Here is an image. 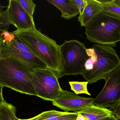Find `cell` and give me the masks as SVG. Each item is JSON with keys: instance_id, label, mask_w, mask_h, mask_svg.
I'll return each instance as SVG.
<instances>
[{"instance_id": "7402d4cb", "label": "cell", "mask_w": 120, "mask_h": 120, "mask_svg": "<svg viewBox=\"0 0 120 120\" xmlns=\"http://www.w3.org/2000/svg\"><path fill=\"white\" fill-rule=\"evenodd\" d=\"M99 120H120L117 119L113 114H112L109 116L105 117Z\"/></svg>"}, {"instance_id": "ffe728a7", "label": "cell", "mask_w": 120, "mask_h": 120, "mask_svg": "<svg viewBox=\"0 0 120 120\" xmlns=\"http://www.w3.org/2000/svg\"><path fill=\"white\" fill-rule=\"evenodd\" d=\"M73 2L76 5L79 11V16L78 19L81 17L87 4V0H72Z\"/></svg>"}, {"instance_id": "9c48e42d", "label": "cell", "mask_w": 120, "mask_h": 120, "mask_svg": "<svg viewBox=\"0 0 120 120\" xmlns=\"http://www.w3.org/2000/svg\"><path fill=\"white\" fill-rule=\"evenodd\" d=\"M94 99L92 98L80 97L75 93L62 90L59 97L52 101L54 106L66 112L73 111L75 112L94 105Z\"/></svg>"}, {"instance_id": "52a82bcc", "label": "cell", "mask_w": 120, "mask_h": 120, "mask_svg": "<svg viewBox=\"0 0 120 120\" xmlns=\"http://www.w3.org/2000/svg\"><path fill=\"white\" fill-rule=\"evenodd\" d=\"M31 74L36 96L52 101L59 97L62 89L54 71L48 68L36 69Z\"/></svg>"}, {"instance_id": "6da1fadb", "label": "cell", "mask_w": 120, "mask_h": 120, "mask_svg": "<svg viewBox=\"0 0 120 120\" xmlns=\"http://www.w3.org/2000/svg\"><path fill=\"white\" fill-rule=\"evenodd\" d=\"M56 74L61 69L60 46L56 41L42 33L36 28L17 30L11 33Z\"/></svg>"}, {"instance_id": "9a60e30c", "label": "cell", "mask_w": 120, "mask_h": 120, "mask_svg": "<svg viewBox=\"0 0 120 120\" xmlns=\"http://www.w3.org/2000/svg\"><path fill=\"white\" fill-rule=\"evenodd\" d=\"M101 4L103 12L107 15L120 18V0H96Z\"/></svg>"}, {"instance_id": "277c9868", "label": "cell", "mask_w": 120, "mask_h": 120, "mask_svg": "<svg viewBox=\"0 0 120 120\" xmlns=\"http://www.w3.org/2000/svg\"><path fill=\"white\" fill-rule=\"evenodd\" d=\"M86 38L99 45L116 47L120 41V18L107 15L102 12L85 26Z\"/></svg>"}, {"instance_id": "d4e9b609", "label": "cell", "mask_w": 120, "mask_h": 120, "mask_svg": "<svg viewBox=\"0 0 120 120\" xmlns=\"http://www.w3.org/2000/svg\"><path fill=\"white\" fill-rule=\"evenodd\" d=\"M18 120H22V119H18Z\"/></svg>"}, {"instance_id": "7a4b0ae2", "label": "cell", "mask_w": 120, "mask_h": 120, "mask_svg": "<svg viewBox=\"0 0 120 120\" xmlns=\"http://www.w3.org/2000/svg\"><path fill=\"white\" fill-rule=\"evenodd\" d=\"M87 52L90 57L81 75L88 83L92 84L104 79L120 67L119 57L111 46L96 44L87 49Z\"/></svg>"}, {"instance_id": "44dd1931", "label": "cell", "mask_w": 120, "mask_h": 120, "mask_svg": "<svg viewBox=\"0 0 120 120\" xmlns=\"http://www.w3.org/2000/svg\"><path fill=\"white\" fill-rule=\"evenodd\" d=\"M4 34V33L0 31V54L5 43V40L4 39V37H3Z\"/></svg>"}, {"instance_id": "e0dca14e", "label": "cell", "mask_w": 120, "mask_h": 120, "mask_svg": "<svg viewBox=\"0 0 120 120\" xmlns=\"http://www.w3.org/2000/svg\"><path fill=\"white\" fill-rule=\"evenodd\" d=\"M71 89L76 94H85L90 95V94L88 91L87 86L88 82H79V81H71L69 82Z\"/></svg>"}, {"instance_id": "4fadbf2b", "label": "cell", "mask_w": 120, "mask_h": 120, "mask_svg": "<svg viewBox=\"0 0 120 120\" xmlns=\"http://www.w3.org/2000/svg\"><path fill=\"white\" fill-rule=\"evenodd\" d=\"M87 4L82 15L78 21L81 26H86L97 15L103 11L102 5L96 0H87Z\"/></svg>"}, {"instance_id": "8fae6325", "label": "cell", "mask_w": 120, "mask_h": 120, "mask_svg": "<svg viewBox=\"0 0 120 120\" xmlns=\"http://www.w3.org/2000/svg\"><path fill=\"white\" fill-rule=\"evenodd\" d=\"M47 2L57 8L61 12V17L68 20L79 14V10L72 0H47Z\"/></svg>"}, {"instance_id": "30bf717a", "label": "cell", "mask_w": 120, "mask_h": 120, "mask_svg": "<svg viewBox=\"0 0 120 120\" xmlns=\"http://www.w3.org/2000/svg\"><path fill=\"white\" fill-rule=\"evenodd\" d=\"M7 7L6 10L9 25L15 26L17 30L36 28L34 19L24 10L16 0H10Z\"/></svg>"}, {"instance_id": "ba28073f", "label": "cell", "mask_w": 120, "mask_h": 120, "mask_svg": "<svg viewBox=\"0 0 120 120\" xmlns=\"http://www.w3.org/2000/svg\"><path fill=\"white\" fill-rule=\"evenodd\" d=\"M105 83L100 93L94 99L95 106L112 109L120 105V67L105 79Z\"/></svg>"}, {"instance_id": "484cf974", "label": "cell", "mask_w": 120, "mask_h": 120, "mask_svg": "<svg viewBox=\"0 0 120 120\" xmlns=\"http://www.w3.org/2000/svg\"><path fill=\"white\" fill-rule=\"evenodd\" d=\"M76 119H74V120H76Z\"/></svg>"}, {"instance_id": "5b68a950", "label": "cell", "mask_w": 120, "mask_h": 120, "mask_svg": "<svg viewBox=\"0 0 120 120\" xmlns=\"http://www.w3.org/2000/svg\"><path fill=\"white\" fill-rule=\"evenodd\" d=\"M60 46L61 69L56 74L58 79L68 75H82L90 56L85 45L79 41H65Z\"/></svg>"}, {"instance_id": "3957f363", "label": "cell", "mask_w": 120, "mask_h": 120, "mask_svg": "<svg viewBox=\"0 0 120 120\" xmlns=\"http://www.w3.org/2000/svg\"><path fill=\"white\" fill-rule=\"evenodd\" d=\"M31 72L17 60L0 56V85L19 92L35 95Z\"/></svg>"}, {"instance_id": "7c38bea8", "label": "cell", "mask_w": 120, "mask_h": 120, "mask_svg": "<svg viewBox=\"0 0 120 120\" xmlns=\"http://www.w3.org/2000/svg\"><path fill=\"white\" fill-rule=\"evenodd\" d=\"M76 112H60L51 110L44 112L36 116L28 119L22 120H72L78 116Z\"/></svg>"}, {"instance_id": "2e32d148", "label": "cell", "mask_w": 120, "mask_h": 120, "mask_svg": "<svg viewBox=\"0 0 120 120\" xmlns=\"http://www.w3.org/2000/svg\"><path fill=\"white\" fill-rule=\"evenodd\" d=\"M15 107L4 100L0 105V120H18Z\"/></svg>"}, {"instance_id": "d6986e66", "label": "cell", "mask_w": 120, "mask_h": 120, "mask_svg": "<svg viewBox=\"0 0 120 120\" xmlns=\"http://www.w3.org/2000/svg\"><path fill=\"white\" fill-rule=\"evenodd\" d=\"M4 7L0 4V31L3 33L8 32L10 26L7 16V11L2 10V8Z\"/></svg>"}, {"instance_id": "5bb4252c", "label": "cell", "mask_w": 120, "mask_h": 120, "mask_svg": "<svg viewBox=\"0 0 120 120\" xmlns=\"http://www.w3.org/2000/svg\"><path fill=\"white\" fill-rule=\"evenodd\" d=\"M77 113L82 115L86 120H99L112 114V111L110 109L94 105L86 107Z\"/></svg>"}, {"instance_id": "8992f818", "label": "cell", "mask_w": 120, "mask_h": 120, "mask_svg": "<svg viewBox=\"0 0 120 120\" xmlns=\"http://www.w3.org/2000/svg\"><path fill=\"white\" fill-rule=\"evenodd\" d=\"M0 56L17 60L28 68L31 73L36 69L48 68L43 61L13 35L5 44Z\"/></svg>"}, {"instance_id": "cb8c5ba5", "label": "cell", "mask_w": 120, "mask_h": 120, "mask_svg": "<svg viewBox=\"0 0 120 120\" xmlns=\"http://www.w3.org/2000/svg\"><path fill=\"white\" fill-rule=\"evenodd\" d=\"M76 120H86L83 116L80 114L78 113V116Z\"/></svg>"}, {"instance_id": "603a6c76", "label": "cell", "mask_w": 120, "mask_h": 120, "mask_svg": "<svg viewBox=\"0 0 120 120\" xmlns=\"http://www.w3.org/2000/svg\"><path fill=\"white\" fill-rule=\"evenodd\" d=\"M4 87L0 85V105L4 101V98H3V89Z\"/></svg>"}, {"instance_id": "ac0fdd59", "label": "cell", "mask_w": 120, "mask_h": 120, "mask_svg": "<svg viewBox=\"0 0 120 120\" xmlns=\"http://www.w3.org/2000/svg\"><path fill=\"white\" fill-rule=\"evenodd\" d=\"M17 2L31 18L33 19L36 5L32 0H16Z\"/></svg>"}]
</instances>
